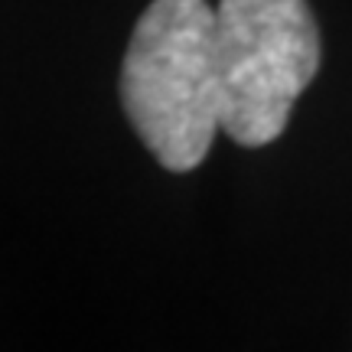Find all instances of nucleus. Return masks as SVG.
I'll use <instances>...</instances> for the list:
<instances>
[{
    "label": "nucleus",
    "mask_w": 352,
    "mask_h": 352,
    "mask_svg": "<svg viewBox=\"0 0 352 352\" xmlns=\"http://www.w3.org/2000/svg\"><path fill=\"white\" fill-rule=\"evenodd\" d=\"M121 101L160 166L196 170L222 127L215 7L153 0L140 13L121 65Z\"/></svg>",
    "instance_id": "nucleus-1"
},
{
    "label": "nucleus",
    "mask_w": 352,
    "mask_h": 352,
    "mask_svg": "<svg viewBox=\"0 0 352 352\" xmlns=\"http://www.w3.org/2000/svg\"><path fill=\"white\" fill-rule=\"evenodd\" d=\"M215 63L222 131L241 147L277 140L320 69V33L307 0H219Z\"/></svg>",
    "instance_id": "nucleus-2"
}]
</instances>
